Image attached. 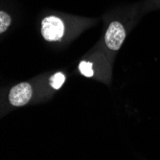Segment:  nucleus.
I'll return each mask as SVG.
<instances>
[{
  "label": "nucleus",
  "mask_w": 160,
  "mask_h": 160,
  "mask_svg": "<svg viewBox=\"0 0 160 160\" xmlns=\"http://www.w3.org/2000/svg\"><path fill=\"white\" fill-rule=\"evenodd\" d=\"M64 33L63 22L57 17L45 18L41 22V34L48 41L60 40Z\"/></svg>",
  "instance_id": "nucleus-1"
},
{
  "label": "nucleus",
  "mask_w": 160,
  "mask_h": 160,
  "mask_svg": "<svg viewBox=\"0 0 160 160\" xmlns=\"http://www.w3.org/2000/svg\"><path fill=\"white\" fill-rule=\"evenodd\" d=\"M126 32L123 25L118 21H113L109 25L105 37L106 44L109 49L117 51L124 42Z\"/></svg>",
  "instance_id": "nucleus-2"
},
{
  "label": "nucleus",
  "mask_w": 160,
  "mask_h": 160,
  "mask_svg": "<svg viewBox=\"0 0 160 160\" xmlns=\"http://www.w3.org/2000/svg\"><path fill=\"white\" fill-rule=\"evenodd\" d=\"M32 87L28 82H21L13 86L9 94L10 103L14 107L26 105L32 97Z\"/></svg>",
  "instance_id": "nucleus-3"
},
{
  "label": "nucleus",
  "mask_w": 160,
  "mask_h": 160,
  "mask_svg": "<svg viewBox=\"0 0 160 160\" xmlns=\"http://www.w3.org/2000/svg\"><path fill=\"white\" fill-rule=\"evenodd\" d=\"M65 81V77L62 73H56L51 79H50V84L52 85L53 88L55 89H59L60 87L63 84Z\"/></svg>",
  "instance_id": "nucleus-4"
},
{
  "label": "nucleus",
  "mask_w": 160,
  "mask_h": 160,
  "mask_svg": "<svg viewBox=\"0 0 160 160\" xmlns=\"http://www.w3.org/2000/svg\"><path fill=\"white\" fill-rule=\"evenodd\" d=\"M11 24V18L5 12H0V33L5 32Z\"/></svg>",
  "instance_id": "nucleus-5"
},
{
  "label": "nucleus",
  "mask_w": 160,
  "mask_h": 160,
  "mask_svg": "<svg viewBox=\"0 0 160 160\" xmlns=\"http://www.w3.org/2000/svg\"><path fill=\"white\" fill-rule=\"evenodd\" d=\"M79 69L81 73L85 77H92L93 76V70H92V63L87 62H82L79 65Z\"/></svg>",
  "instance_id": "nucleus-6"
}]
</instances>
